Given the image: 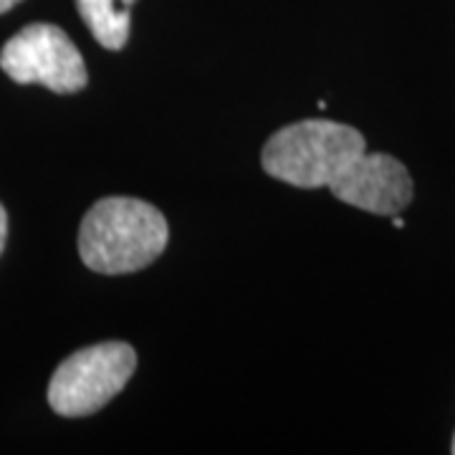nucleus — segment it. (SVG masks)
I'll list each match as a JSON object with an SVG mask.
<instances>
[{
	"instance_id": "obj_5",
	"label": "nucleus",
	"mask_w": 455,
	"mask_h": 455,
	"mask_svg": "<svg viewBox=\"0 0 455 455\" xmlns=\"http://www.w3.org/2000/svg\"><path fill=\"white\" fill-rule=\"evenodd\" d=\"M329 190L359 211L397 215L412 200V178L405 164L392 155L364 152L329 185Z\"/></svg>"
},
{
	"instance_id": "obj_4",
	"label": "nucleus",
	"mask_w": 455,
	"mask_h": 455,
	"mask_svg": "<svg viewBox=\"0 0 455 455\" xmlns=\"http://www.w3.org/2000/svg\"><path fill=\"white\" fill-rule=\"evenodd\" d=\"M0 68L16 84H41L56 94H76L89 84L79 49L51 23L18 31L0 51Z\"/></svg>"
},
{
	"instance_id": "obj_2",
	"label": "nucleus",
	"mask_w": 455,
	"mask_h": 455,
	"mask_svg": "<svg viewBox=\"0 0 455 455\" xmlns=\"http://www.w3.org/2000/svg\"><path fill=\"white\" fill-rule=\"evenodd\" d=\"M367 152L362 132L339 122L304 119L278 130L260 155L271 178L293 188H329L359 155Z\"/></svg>"
},
{
	"instance_id": "obj_8",
	"label": "nucleus",
	"mask_w": 455,
	"mask_h": 455,
	"mask_svg": "<svg viewBox=\"0 0 455 455\" xmlns=\"http://www.w3.org/2000/svg\"><path fill=\"white\" fill-rule=\"evenodd\" d=\"M20 0H0V13H8L11 8H16Z\"/></svg>"
},
{
	"instance_id": "obj_7",
	"label": "nucleus",
	"mask_w": 455,
	"mask_h": 455,
	"mask_svg": "<svg viewBox=\"0 0 455 455\" xmlns=\"http://www.w3.org/2000/svg\"><path fill=\"white\" fill-rule=\"evenodd\" d=\"M5 241H8V212L0 205V253L5 248Z\"/></svg>"
},
{
	"instance_id": "obj_6",
	"label": "nucleus",
	"mask_w": 455,
	"mask_h": 455,
	"mask_svg": "<svg viewBox=\"0 0 455 455\" xmlns=\"http://www.w3.org/2000/svg\"><path fill=\"white\" fill-rule=\"evenodd\" d=\"M134 0H76L79 16L104 49L122 51L130 41Z\"/></svg>"
},
{
	"instance_id": "obj_9",
	"label": "nucleus",
	"mask_w": 455,
	"mask_h": 455,
	"mask_svg": "<svg viewBox=\"0 0 455 455\" xmlns=\"http://www.w3.org/2000/svg\"><path fill=\"white\" fill-rule=\"evenodd\" d=\"M453 453H455V438H453Z\"/></svg>"
},
{
	"instance_id": "obj_3",
	"label": "nucleus",
	"mask_w": 455,
	"mask_h": 455,
	"mask_svg": "<svg viewBox=\"0 0 455 455\" xmlns=\"http://www.w3.org/2000/svg\"><path fill=\"white\" fill-rule=\"evenodd\" d=\"M137 370L127 341H101L59 364L49 382V405L64 418H84L112 403Z\"/></svg>"
},
{
	"instance_id": "obj_1",
	"label": "nucleus",
	"mask_w": 455,
	"mask_h": 455,
	"mask_svg": "<svg viewBox=\"0 0 455 455\" xmlns=\"http://www.w3.org/2000/svg\"><path fill=\"white\" fill-rule=\"evenodd\" d=\"M167 238V220L155 205L137 197H104L84 215L79 256L104 276L134 274L163 256Z\"/></svg>"
}]
</instances>
